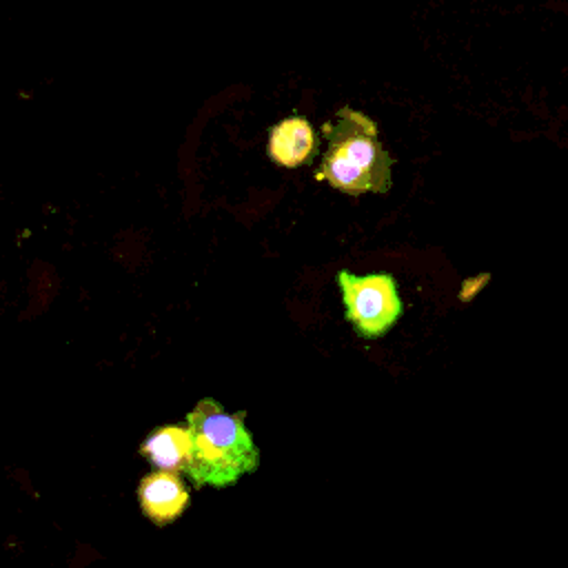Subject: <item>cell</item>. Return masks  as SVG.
Returning a JSON list of instances; mask_svg holds the SVG:
<instances>
[{
	"label": "cell",
	"mask_w": 568,
	"mask_h": 568,
	"mask_svg": "<svg viewBox=\"0 0 568 568\" xmlns=\"http://www.w3.org/2000/svg\"><path fill=\"white\" fill-rule=\"evenodd\" d=\"M346 320L362 337L386 335L402 315V300L395 277L390 273L355 275L351 271L337 273Z\"/></svg>",
	"instance_id": "3957f363"
},
{
	"label": "cell",
	"mask_w": 568,
	"mask_h": 568,
	"mask_svg": "<svg viewBox=\"0 0 568 568\" xmlns=\"http://www.w3.org/2000/svg\"><path fill=\"white\" fill-rule=\"evenodd\" d=\"M320 149L317 135L306 118L293 115L277 122L268 133V158L280 166L308 164Z\"/></svg>",
	"instance_id": "5b68a950"
},
{
	"label": "cell",
	"mask_w": 568,
	"mask_h": 568,
	"mask_svg": "<svg viewBox=\"0 0 568 568\" xmlns=\"http://www.w3.org/2000/svg\"><path fill=\"white\" fill-rule=\"evenodd\" d=\"M191 433L189 426H162L155 428L144 444L140 446V453L146 462H151L160 470L171 473H186L191 464Z\"/></svg>",
	"instance_id": "8992f818"
},
{
	"label": "cell",
	"mask_w": 568,
	"mask_h": 568,
	"mask_svg": "<svg viewBox=\"0 0 568 568\" xmlns=\"http://www.w3.org/2000/svg\"><path fill=\"white\" fill-rule=\"evenodd\" d=\"M246 413H226L215 399L204 397L186 415L191 433L189 477L195 486L224 488L260 464V450L244 426Z\"/></svg>",
	"instance_id": "7a4b0ae2"
},
{
	"label": "cell",
	"mask_w": 568,
	"mask_h": 568,
	"mask_svg": "<svg viewBox=\"0 0 568 568\" xmlns=\"http://www.w3.org/2000/svg\"><path fill=\"white\" fill-rule=\"evenodd\" d=\"M322 133L328 146L315 180L328 182L348 195L386 193L390 189L395 160L382 146L375 120L357 109L342 106L335 120L322 124Z\"/></svg>",
	"instance_id": "6da1fadb"
},
{
	"label": "cell",
	"mask_w": 568,
	"mask_h": 568,
	"mask_svg": "<svg viewBox=\"0 0 568 568\" xmlns=\"http://www.w3.org/2000/svg\"><path fill=\"white\" fill-rule=\"evenodd\" d=\"M138 499L142 513L155 526H166L175 521L189 506V488L184 486L180 473L155 470L142 477Z\"/></svg>",
	"instance_id": "277c9868"
}]
</instances>
